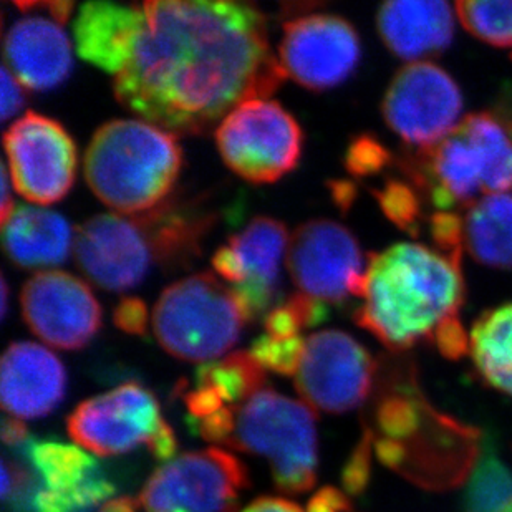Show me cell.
I'll list each match as a JSON object with an SVG mask.
<instances>
[{
  "instance_id": "cell-1",
  "label": "cell",
  "mask_w": 512,
  "mask_h": 512,
  "mask_svg": "<svg viewBox=\"0 0 512 512\" xmlns=\"http://www.w3.org/2000/svg\"><path fill=\"white\" fill-rule=\"evenodd\" d=\"M77 54L113 77L116 100L171 135H204L285 80L254 5L204 0L88 2Z\"/></svg>"
},
{
  "instance_id": "cell-2",
  "label": "cell",
  "mask_w": 512,
  "mask_h": 512,
  "mask_svg": "<svg viewBox=\"0 0 512 512\" xmlns=\"http://www.w3.org/2000/svg\"><path fill=\"white\" fill-rule=\"evenodd\" d=\"M355 322L395 352L433 342L458 319L464 302L461 266L430 247L401 242L368 256Z\"/></svg>"
},
{
  "instance_id": "cell-3",
  "label": "cell",
  "mask_w": 512,
  "mask_h": 512,
  "mask_svg": "<svg viewBox=\"0 0 512 512\" xmlns=\"http://www.w3.org/2000/svg\"><path fill=\"white\" fill-rule=\"evenodd\" d=\"M183 165L178 138L141 120H113L93 135L83 171L93 194L116 213L153 211Z\"/></svg>"
},
{
  "instance_id": "cell-4",
  "label": "cell",
  "mask_w": 512,
  "mask_h": 512,
  "mask_svg": "<svg viewBox=\"0 0 512 512\" xmlns=\"http://www.w3.org/2000/svg\"><path fill=\"white\" fill-rule=\"evenodd\" d=\"M405 171L438 211L512 194V126L491 113H473L438 145L418 151Z\"/></svg>"
},
{
  "instance_id": "cell-5",
  "label": "cell",
  "mask_w": 512,
  "mask_h": 512,
  "mask_svg": "<svg viewBox=\"0 0 512 512\" xmlns=\"http://www.w3.org/2000/svg\"><path fill=\"white\" fill-rule=\"evenodd\" d=\"M247 322L234 290L208 272L166 287L153 310L161 347L186 362H216L236 345Z\"/></svg>"
},
{
  "instance_id": "cell-6",
  "label": "cell",
  "mask_w": 512,
  "mask_h": 512,
  "mask_svg": "<svg viewBox=\"0 0 512 512\" xmlns=\"http://www.w3.org/2000/svg\"><path fill=\"white\" fill-rule=\"evenodd\" d=\"M315 420L309 405L267 387L237 406L228 448L269 459L282 493H307L317 481Z\"/></svg>"
},
{
  "instance_id": "cell-7",
  "label": "cell",
  "mask_w": 512,
  "mask_h": 512,
  "mask_svg": "<svg viewBox=\"0 0 512 512\" xmlns=\"http://www.w3.org/2000/svg\"><path fill=\"white\" fill-rule=\"evenodd\" d=\"M302 130L281 103L257 98L234 108L216 128L224 163L249 183H276L294 170Z\"/></svg>"
},
{
  "instance_id": "cell-8",
  "label": "cell",
  "mask_w": 512,
  "mask_h": 512,
  "mask_svg": "<svg viewBox=\"0 0 512 512\" xmlns=\"http://www.w3.org/2000/svg\"><path fill=\"white\" fill-rule=\"evenodd\" d=\"M249 486L244 464L221 448L176 456L146 481L138 503L145 512H236Z\"/></svg>"
},
{
  "instance_id": "cell-9",
  "label": "cell",
  "mask_w": 512,
  "mask_h": 512,
  "mask_svg": "<svg viewBox=\"0 0 512 512\" xmlns=\"http://www.w3.org/2000/svg\"><path fill=\"white\" fill-rule=\"evenodd\" d=\"M7 173L22 198L39 206L58 203L77 174V146L57 120L27 112L4 135Z\"/></svg>"
},
{
  "instance_id": "cell-10",
  "label": "cell",
  "mask_w": 512,
  "mask_h": 512,
  "mask_svg": "<svg viewBox=\"0 0 512 512\" xmlns=\"http://www.w3.org/2000/svg\"><path fill=\"white\" fill-rule=\"evenodd\" d=\"M463 95L450 73L431 62L410 63L388 85L382 112L406 145L426 150L461 123Z\"/></svg>"
},
{
  "instance_id": "cell-11",
  "label": "cell",
  "mask_w": 512,
  "mask_h": 512,
  "mask_svg": "<svg viewBox=\"0 0 512 512\" xmlns=\"http://www.w3.org/2000/svg\"><path fill=\"white\" fill-rule=\"evenodd\" d=\"M285 264L302 294L325 304L360 297L367 264L357 237L342 224L314 219L295 229Z\"/></svg>"
},
{
  "instance_id": "cell-12",
  "label": "cell",
  "mask_w": 512,
  "mask_h": 512,
  "mask_svg": "<svg viewBox=\"0 0 512 512\" xmlns=\"http://www.w3.org/2000/svg\"><path fill=\"white\" fill-rule=\"evenodd\" d=\"M375 375L377 363L352 335L322 330L305 340L295 388L312 410L340 415L367 401Z\"/></svg>"
},
{
  "instance_id": "cell-13",
  "label": "cell",
  "mask_w": 512,
  "mask_h": 512,
  "mask_svg": "<svg viewBox=\"0 0 512 512\" xmlns=\"http://www.w3.org/2000/svg\"><path fill=\"white\" fill-rule=\"evenodd\" d=\"M362 57L357 30L334 14H309L284 25L279 63L285 78L312 92L345 82Z\"/></svg>"
},
{
  "instance_id": "cell-14",
  "label": "cell",
  "mask_w": 512,
  "mask_h": 512,
  "mask_svg": "<svg viewBox=\"0 0 512 512\" xmlns=\"http://www.w3.org/2000/svg\"><path fill=\"white\" fill-rule=\"evenodd\" d=\"M163 421L155 395L130 382L82 401L68 416L67 428L85 450L116 456L148 445Z\"/></svg>"
},
{
  "instance_id": "cell-15",
  "label": "cell",
  "mask_w": 512,
  "mask_h": 512,
  "mask_svg": "<svg viewBox=\"0 0 512 512\" xmlns=\"http://www.w3.org/2000/svg\"><path fill=\"white\" fill-rule=\"evenodd\" d=\"M25 324L50 347L78 350L97 335L102 309L82 279L63 271H44L20 292Z\"/></svg>"
},
{
  "instance_id": "cell-16",
  "label": "cell",
  "mask_w": 512,
  "mask_h": 512,
  "mask_svg": "<svg viewBox=\"0 0 512 512\" xmlns=\"http://www.w3.org/2000/svg\"><path fill=\"white\" fill-rule=\"evenodd\" d=\"M73 256L100 289L125 292L145 279L156 261L150 236L140 219L98 214L75 229Z\"/></svg>"
},
{
  "instance_id": "cell-17",
  "label": "cell",
  "mask_w": 512,
  "mask_h": 512,
  "mask_svg": "<svg viewBox=\"0 0 512 512\" xmlns=\"http://www.w3.org/2000/svg\"><path fill=\"white\" fill-rule=\"evenodd\" d=\"M289 241L281 221L257 216L213 256L214 271L231 282L249 322L264 314L276 297Z\"/></svg>"
},
{
  "instance_id": "cell-18",
  "label": "cell",
  "mask_w": 512,
  "mask_h": 512,
  "mask_svg": "<svg viewBox=\"0 0 512 512\" xmlns=\"http://www.w3.org/2000/svg\"><path fill=\"white\" fill-rule=\"evenodd\" d=\"M67 372L49 348L34 342L10 343L0 363V403L19 420L50 415L62 403Z\"/></svg>"
},
{
  "instance_id": "cell-19",
  "label": "cell",
  "mask_w": 512,
  "mask_h": 512,
  "mask_svg": "<svg viewBox=\"0 0 512 512\" xmlns=\"http://www.w3.org/2000/svg\"><path fill=\"white\" fill-rule=\"evenodd\" d=\"M5 67L20 85L45 92L62 85L72 72V44L57 20L27 15L4 39Z\"/></svg>"
},
{
  "instance_id": "cell-20",
  "label": "cell",
  "mask_w": 512,
  "mask_h": 512,
  "mask_svg": "<svg viewBox=\"0 0 512 512\" xmlns=\"http://www.w3.org/2000/svg\"><path fill=\"white\" fill-rule=\"evenodd\" d=\"M456 14L441 0H393L377 14L378 34L392 54L406 62L440 55L455 37Z\"/></svg>"
},
{
  "instance_id": "cell-21",
  "label": "cell",
  "mask_w": 512,
  "mask_h": 512,
  "mask_svg": "<svg viewBox=\"0 0 512 512\" xmlns=\"http://www.w3.org/2000/svg\"><path fill=\"white\" fill-rule=\"evenodd\" d=\"M73 239L75 231L67 219L40 206H15L2 223L5 254L22 269L62 264L73 251Z\"/></svg>"
},
{
  "instance_id": "cell-22",
  "label": "cell",
  "mask_w": 512,
  "mask_h": 512,
  "mask_svg": "<svg viewBox=\"0 0 512 512\" xmlns=\"http://www.w3.org/2000/svg\"><path fill=\"white\" fill-rule=\"evenodd\" d=\"M464 247L474 261L494 269H512V194L486 196L468 206Z\"/></svg>"
},
{
  "instance_id": "cell-23",
  "label": "cell",
  "mask_w": 512,
  "mask_h": 512,
  "mask_svg": "<svg viewBox=\"0 0 512 512\" xmlns=\"http://www.w3.org/2000/svg\"><path fill=\"white\" fill-rule=\"evenodd\" d=\"M469 352L481 377L512 397V302L476 320L469 335Z\"/></svg>"
},
{
  "instance_id": "cell-24",
  "label": "cell",
  "mask_w": 512,
  "mask_h": 512,
  "mask_svg": "<svg viewBox=\"0 0 512 512\" xmlns=\"http://www.w3.org/2000/svg\"><path fill=\"white\" fill-rule=\"evenodd\" d=\"M20 450L24 451L44 488L52 493H73L102 471L97 461L77 446L30 440Z\"/></svg>"
},
{
  "instance_id": "cell-25",
  "label": "cell",
  "mask_w": 512,
  "mask_h": 512,
  "mask_svg": "<svg viewBox=\"0 0 512 512\" xmlns=\"http://www.w3.org/2000/svg\"><path fill=\"white\" fill-rule=\"evenodd\" d=\"M266 370L249 352H234L216 362L204 363L196 373V385L208 387L226 406L244 405L267 388Z\"/></svg>"
},
{
  "instance_id": "cell-26",
  "label": "cell",
  "mask_w": 512,
  "mask_h": 512,
  "mask_svg": "<svg viewBox=\"0 0 512 512\" xmlns=\"http://www.w3.org/2000/svg\"><path fill=\"white\" fill-rule=\"evenodd\" d=\"M464 512H512V469L499 458L493 440L483 451L464 491Z\"/></svg>"
},
{
  "instance_id": "cell-27",
  "label": "cell",
  "mask_w": 512,
  "mask_h": 512,
  "mask_svg": "<svg viewBox=\"0 0 512 512\" xmlns=\"http://www.w3.org/2000/svg\"><path fill=\"white\" fill-rule=\"evenodd\" d=\"M459 22L469 34L494 47H512V0L458 2Z\"/></svg>"
},
{
  "instance_id": "cell-28",
  "label": "cell",
  "mask_w": 512,
  "mask_h": 512,
  "mask_svg": "<svg viewBox=\"0 0 512 512\" xmlns=\"http://www.w3.org/2000/svg\"><path fill=\"white\" fill-rule=\"evenodd\" d=\"M383 214L401 231L418 236L421 223V201L415 186L388 179L382 189L373 191Z\"/></svg>"
},
{
  "instance_id": "cell-29",
  "label": "cell",
  "mask_w": 512,
  "mask_h": 512,
  "mask_svg": "<svg viewBox=\"0 0 512 512\" xmlns=\"http://www.w3.org/2000/svg\"><path fill=\"white\" fill-rule=\"evenodd\" d=\"M249 353L267 372L292 377L299 372L304 358L305 340L300 335L294 339H276L264 334L252 342Z\"/></svg>"
},
{
  "instance_id": "cell-30",
  "label": "cell",
  "mask_w": 512,
  "mask_h": 512,
  "mask_svg": "<svg viewBox=\"0 0 512 512\" xmlns=\"http://www.w3.org/2000/svg\"><path fill=\"white\" fill-rule=\"evenodd\" d=\"M393 156L382 141L372 135H358L353 138L345 153V168L357 178H368L382 173L392 165Z\"/></svg>"
},
{
  "instance_id": "cell-31",
  "label": "cell",
  "mask_w": 512,
  "mask_h": 512,
  "mask_svg": "<svg viewBox=\"0 0 512 512\" xmlns=\"http://www.w3.org/2000/svg\"><path fill=\"white\" fill-rule=\"evenodd\" d=\"M431 239L443 256L461 266L464 251V218L453 211H438L430 218Z\"/></svg>"
},
{
  "instance_id": "cell-32",
  "label": "cell",
  "mask_w": 512,
  "mask_h": 512,
  "mask_svg": "<svg viewBox=\"0 0 512 512\" xmlns=\"http://www.w3.org/2000/svg\"><path fill=\"white\" fill-rule=\"evenodd\" d=\"M372 445V431H363L362 440L358 441L357 448L343 466L342 484L345 493L357 496L367 489L372 474Z\"/></svg>"
},
{
  "instance_id": "cell-33",
  "label": "cell",
  "mask_w": 512,
  "mask_h": 512,
  "mask_svg": "<svg viewBox=\"0 0 512 512\" xmlns=\"http://www.w3.org/2000/svg\"><path fill=\"white\" fill-rule=\"evenodd\" d=\"M113 322L125 334L145 337L148 329V307L138 297H123L113 312Z\"/></svg>"
},
{
  "instance_id": "cell-34",
  "label": "cell",
  "mask_w": 512,
  "mask_h": 512,
  "mask_svg": "<svg viewBox=\"0 0 512 512\" xmlns=\"http://www.w3.org/2000/svg\"><path fill=\"white\" fill-rule=\"evenodd\" d=\"M285 304L294 310L297 319L300 320V324H302L304 329H310V327L322 324L327 319V315H329V309H327L325 302L315 299V297H310V295L302 294V292L290 295Z\"/></svg>"
},
{
  "instance_id": "cell-35",
  "label": "cell",
  "mask_w": 512,
  "mask_h": 512,
  "mask_svg": "<svg viewBox=\"0 0 512 512\" xmlns=\"http://www.w3.org/2000/svg\"><path fill=\"white\" fill-rule=\"evenodd\" d=\"M264 327H266V334L276 339H294L299 337L300 330L304 329L294 310L287 304L272 309L266 315Z\"/></svg>"
},
{
  "instance_id": "cell-36",
  "label": "cell",
  "mask_w": 512,
  "mask_h": 512,
  "mask_svg": "<svg viewBox=\"0 0 512 512\" xmlns=\"http://www.w3.org/2000/svg\"><path fill=\"white\" fill-rule=\"evenodd\" d=\"M433 342L446 358L463 357L469 347V339L466 337V332H464V327L459 319H453L446 322L445 325H441Z\"/></svg>"
},
{
  "instance_id": "cell-37",
  "label": "cell",
  "mask_w": 512,
  "mask_h": 512,
  "mask_svg": "<svg viewBox=\"0 0 512 512\" xmlns=\"http://www.w3.org/2000/svg\"><path fill=\"white\" fill-rule=\"evenodd\" d=\"M25 105L24 87L19 80L9 72V68L2 67V121H9L12 116L22 110Z\"/></svg>"
},
{
  "instance_id": "cell-38",
  "label": "cell",
  "mask_w": 512,
  "mask_h": 512,
  "mask_svg": "<svg viewBox=\"0 0 512 512\" xmlns=\"http://www.w3.org/2000/svg\"><path fill=\"white\" fill-rule=\"evenodd\" d=\"M352 504L348 501L347 494L339 489L322 488L312 496L305 512H350Z\"/></svg>"
},
{
  "instance_id": "cell-39",
  "label": "cell",
  "mask_w": 512,
  "mask_h": 512,
  "mask_svg": "<svg viewBox=\"0 0 512 512\" xmlns=\"http://www.w3.org/2000/svg\"><path fill=\"white\" fill-rule=\"evenodd\" d=\"M146 446L151 451V455L155 456L158 461L170 463L176 458V451H178V441L174 436L173 428L166 421H163Z\"/></svg>"
},
{
  "instance_id": "cell-40",
  "label": "cell",
  "mask_w": 512,
  "mask_h": 512,
  "mask_svg": "<svg viewBox=\"0 0 512 512\" xmlns=\"http://www.w3.org/2000/svg\"><path fill=\"white\" fill-rule=\"evenodd\" d=\"M32 440L29 428L17 418H4L2 423V441L9 448H22Z\"/></svg>"
},
{
  "instance_id": "cell-41",
  "label": "cell",
  "mask_w": 512,
  "mask_h": 512,
  "mask_svg": "<svg viewBox=\"0 0 512 512\" xmlns=\"http://www.w3.org/2000/svg\"><path fill=\"white\" fill-rule=\"evenodd\" d=\"M242 512H304L300 506L289 499L274 498V496H262L252 501Z\"/></svg>"
},
{
  "instance_id": "cell-42",
  "label": "cell",
  "mask_w": 512,
  "mask_h": 512,
  "mask_svg": "<svg viewBox=\"0 0 512 512\" xmlns=\"http://www.w3.org/2000/svg\"><path fill=\"white\" fill-rule=\"evenodd\" d=\"M330 189H332L335 203L339 204L343 211H347L350 208V204L357 198L355 184L345 183V181H334V183L330 184Z\"/></svg>"
},
{
  "instance_id": "cell-43",
  "label": "cell",
  "mask_w": 512,
  "mask_h": 512,
  "mask_svg": "<svg viewBox=\"0 0 512 512\" xmlns=\"http://www.w3.org/2000/svg\"><path fill=\"white\" fill-rule=\"evenodd\" d=\"M42 9L49 10L50 17L57 20L58 24L63 25L72 14L73 2H42Z\"/></svg>"
},
{
  "instance_id": "cell-44",
  "label": "cell",
  "mask_w": 512,
  "mask_h": 512,
  "mask_svg": "<svg viewBox=\"0 0 512 512\" xmlns=\"http://www.w3.org/2000/svg\"><path fill=\"white\" fill-rule=\"evenodd\" d=\"M9 173L7 168H2V206H0V223H5L10 214L14 211V201L9 196Z\"/></svg>"
},
{
  "instance_id": "cell-45",
  "label": "cell",
  "mask_w": 512,
  "mask_h": 512,
  "mask_svg": "<svg viewBox=\"0 0 512 512\" xmlns=\"http://www.w3.org/2000/svg\"><path fill=\"white\" fill-rule=\"evenodd\" d=\"M138 504L128 496L123 498H112L105 501V503L97 509V512H136Z\"/></svg>"
},
{
  "instance_id": "cell-46",
  "label": "cell",
  "mask_w": 512,
  "mask_h": 512,
  "mask_svg": "<svg viewBox=\"0 0 512 512\" xmlns=\"http://www.w3.org/2000/svg\"><path fill=\"white\" fill-rule=\"evenodd\" d=\"M2 302H0V315H2V319H5V315H7V297H9V287H7V281H5V277H2Z\"/></svg>"
}]
</instances>
